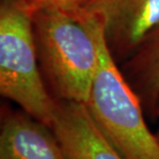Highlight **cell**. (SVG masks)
Listing matches in <instances>:
<instances>
[{"mask_svg":"<svg viewBox=\"0 0 159 159\" xmlns=\"http://www.w3.org/2000/svg\"><path fill=\"white\" fill-rule=\"evenodd\" d=\"M83 11L99 21L118 64L126 61L159 26V0H96Z\"/></svg>","mask_w":159,"mask_h":159,"instance_id":"cell-4","label":"cell"},{"mask_svg":"<svg viewBox=\"0 0 159 159\" xmlns=\"http://www.w3.org/2000/svg\"><path fill=\"white\" fill-rule=\"evenodd\" d=\"M30 14L44 8L83 11L96 0H19Z\"/></svg>","mask_w":159,"mask_h":159,"instance_id":"cell-8","label":"cell"},{"mask_svg":"<svg viewBox=\"0 0 159 159\" xmlns=\"http://www.w3.org/2000/svg\"><path fill=\"white\" fill-rule=\"evenodd\" d=\"M156 118H159V111H158L157 114H156ZM157 135H158V138H159V131L157 132Z\"/></svg>","mask_w":159,"mask_h":159,"instance_id":"cell-10","label":"cell"},{"mask_svg":"<svg viewBox=\"0 0 159 159\" xmlns=\"http://www.w3.org/2000/svg\"><path fill=\"white\" fill-rule=\"evenodd\" d=\"M159 111V101H158V104H157V107H156V112H155V118H156V114Z\"/></svg>","mask_w":159,"mask_h":159,"instance_id":"cell-9","label":"cell"},{"mask_svg":"<svg viewBox=\"0 0 159 159\" xmlns=\"http://www.w3.org/2000/svg\"><path fill=\"white\" fill-rule=\"evenodd\" d=\"M85 106L99 131L121 156L159 159L158 135L149 129L142 101L111 54L104 35Z\"/></svg>","mask_w":159,"mask_h":159,"instance_id":"cell-2","label":"cell"},{"mask_svg":"<svg viewBox=\"0 0 159 159\" xmlns=\"http://www.w3.org/2000/svg\"><path fill=\"white\" fill-rule=\"evenodd\" d=\"M0 93L52 128L58 100L41 72L32 17L19 0L0 5Z\"/></svg>","mask_w":159,"mask_h":159,"instance_id":"cell-3","label":"cell"},{"mask_svg":"<svg viewBox=\"0 0 159 159\" xmlns=\"http://www.w3.org/2000/svg\"><path fill=\"white\" fill-rule=\"evenodd\" d=\"M121 70L139 97L144 110L155 118L159 101V26L122 63Z\"/></svg>","mask_w":159,"mask_h":159,"instance_id":"cell-7","label":"cell"},{"mask_svg":"<svg viewBox=\"0 0 159 159\" xmlns=\"http://www.w3.org/2000/svg\"><path fill=\"white\" fill-rule=\"evenodd\" d=\"M52 129L68 159H125L99 131L85 103L58 100Z\"/></svg>","mask_w":159,"mask_h":159,"instance_id":"cell-5","label":"cell"},{"mask_svg":"<svg viewBox=\"0 0 159 159\" xmlns=\"http://www.w3.org/2000/svg\"><path fill=\"white\" fill-rule=\"evenodd\" d=\"M44 82L57 100L85 103L96 74L103 29L83 11L44 8L31 14Z\"/></svg>","mask_w":159,"mask_h":159,"instance_id":"cell-1","label":"cell"},{"mask_svg":"<svg viewBox=\"0 0 159 159\" xmlns=\"http://www.w3.org/2000/svg\"><path fill=\"white\" fill-rule=\"evenodd\" d=\"M0 159H68L50 126L25 112L3 115Z\"/></svg>","mask_w":159,"mask_h":159,"instance_id":"cell-6","label":"cell"}]
</instances>
